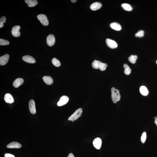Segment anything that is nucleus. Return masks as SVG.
Returning <instances> with one entry per match:
<instances>
[{"label": "nucleus", "instance_id": "24", "mask_svg": "<svg viewBox=\"0 0 157 157\" xmlns=\"http://www.w3.org/2000/svg\"><path fill=\"white\" fill-rule=\"evenodd\" d=\"M52 63L54 65L57 67H59L61 65L59 60L56 58H54L52 59Z\"/></svg>", "mask_w": 157, "mask_h": 157}, {"label": "nucleus", "instance_id": "10", "mask_svg": "<svg viewBox=\"0 0 157 157\" xmlns=\"http://www.w3.org/2000/svg\"><path fill=\"white\" fill-rule=\"evenodd\" d=\"M9 56L6 54L0 57V65H4L6 64L9 61Z\"/></svg>", "mask_w": 157, "mask_h": 157}, {"label": "nucleus", "instance_id": "9", "mask_svg": "<svg viewBox=\"0 0 157 157\" xmlns=\"http://www.w3.org/2000/svg\"><path fill=\"white\" fill-rule=\"evenodd\" d=\"M69 100L67 96H63L60 98L59 100L57 103L58 106H62L66 104Z\"/></svg>", "mask_w": 157, "mask_h": 157}, {"label": "nucleus", "instance_id": "2", "mask_svg": "<svg viewBox=\"0 0 157 157\" xmlns=\"http://www.w3.org/2000/svg\"><path fill=\"white\" fill-rule=\"evenodd\" d=\"M112 92V98L113 102L114 103L120 100V95L118 90L116 89L114 87H112L111 89Z\"/></svg>", "mask_w": 157, "mask_h": 157}, {"label": "nucleus", "instance_id": "5", "mask_svg": "<svg viewBox=\"0 0 157 157\" xmlns=\"http://www.w3.org/2000/svg\"><path fill=\"white\" fill-rule=\"evenodd\" d=\"M20 29V27L19 25L15 26L13 27L11 32L13 36L16 37L20 36V33L19 31Z\"/></svg>", "mask_w": 157, "mask_h": 157}, {"label": "nucleus", "instance_id": "19", "mask_svg": "<svg viewBox=\"0 0 157 157\" xmlns=\"http://www.w3.org/2000/svg\"><path fill=\"white\" fill-rule=\"evenodd\" d=\"M25 1L29 7H34L38 4L36 0H25Z\"/></svg>", "mask_w": 157, "mask_h": 157}, {"label": "nucleus", "instance_id": "7", "mask_svg": "<svg viewBox=\"0 0 157 157\" xmlns=\"http://www.w3.org/2000/svg\"><path fill=\"white\" fill-rule=\"evenodd\" d=\"M106 43L108 46L112 49H115L118 47L117 42L112 39H107L106 40Z\"/></svg>", "mask_w": 157, "mask_h": 157}, {"label": "nucleus", "instance_id": "32", "mask_svg": "<svg viewBox=\"0 0 157 157\" xmlns=\"http://www.w3.org/2000/svg\"><path fill=\"white\" fill-rule=\"evenodd\" d=\"M77 1V0H71L72 2L73 3L76 2Z\"/></svg>", "mask_w": 157, "mask_h": 157}, {"label": "nucleus", "instance_id": "6", "mask_svg": "<svg viewBox=\"0 0 157 157\" xmlns=\"http://www.w3.org/2000/svg\"><path fill=\"white\" fill-rule=\"evenodd\" d=\"M47 43L49 46H53L55 42V38L52 34H50L47 37L46 39Z\"/></svg>", "mask_w": 157, "mask_h": 157}, {"label": "nucleus", "instance_id": "21", "mask_svg": "<svg viewBox=\"0 0 157 157\" xmlns=\"http://www.w3.org/2000/svg\"><path fill=\"white\" fill-rule=\"evenodd\" d=\"M123 67L125 69L124 70V73L126 75H129L130 74L131 70L128 65L126 64H125L123 65Z\"/></svg>", "mask_w": 157, "mask_h": 157}, {"label": "nucleus", "instance_id": "30", "mask_svg": "<svg viewBox=\"0 0 157 157\" xmlns=\"http://www.w3.org/2000/svg\"><path fill=\"white\" fill-rule=\"evenodd\" d=\"M68 157H74V156L72 153H71L68 155Z\"/></svg>", "mask_w": 157, "mask_h": 157}, {"label": "nucleus", "instance_id": "20", "mask_svg": "<svg viewBox=\"0 0 157 157\" xmlns=\"http://www.w3.org/2000/svg\"><path fill=\"white\" fill-rule=\"evenodd\" d=\"M140 91L141 94L144 96H146L148 94V91L146 87L142 86L140 88Z\"/></svg>", "mask_w": 157, "mask_h": 157}, {"label": "nucleus", "instance_id": "25", "mask_svg": "<svg viewBox=\"0 0 157 157\" xmlns=\"http://www.w3.org/2000/svg\"><path fill=\"white\" fill-rule=\"evenodd\" d=\"M6 20V18L4 16H2L0 19V28H1L4 26V23H5Z\"/></svg>", "mask_w": 157, "mask_h": 157}, {"label": "nucleus", "instance_id": "33", "mask_svg": "<svg viewBox=\"0 0 157 157\" xmlns=\"http://www.w3.org/2000/svg\"><path fill=\"white\" fill-rule=\"evenodd\" d=\"M157 118V117H155V118H154V119H156Z\"/></svg>", "mask_w": 157, "mask_h": 157}, {"label": "nucleus", "instance_id": "22", "mask_svg": "<svg viewBox=\"0 0 157 157\" xmlns=\"http://www.w3.org/2000/svg\"><path fill=\"white\" fill-rule=\"evenodd\" d=\"M121 6L125 10L130 11L132 10V8L131 6L128 4L127 3H123L121 5Z\"/></svg>", "mask_w": 157, "mask_h": 157}, {"label": "nucleus", "instance_id": "15", "mask_svg": "<svg viewBox=\"0 0 157 157\" xmlns=\"http://www.w3.org/2000/svg\"><path fill=\"white\" fill-rule=\"evenodd\" d=\"M102 4L99 2H96L91 4L90 8L93 11H96L100 9L102 7Z\"/></svg>", "mask_w": 157, "mask_h": 157}, {"label": "nucleus", "instance_id": "28", "mask_svg": "<svg viewBox=\"0 0 157 157\" xmlns=\"http://www.w3.org/2000/svg\"><path fill=\"white\" fill-rule=\"evenodd\" d=\"M147 137V135L146 132H144L142 133L141 137V141L142 143H145V140H146Z\"/></svg>", "mask_w": 157, "mask_h": 157}, {"label": "nucleus", "instance_id": "3", "mask_svg": "<svg viewBox=\"0 0 157 157\" xmlns=\"http://www.w3.org/2000/svg\"><path fill=\"white\" fill-rule=\"evenodd\" d=\"M82 112V109L81 108L78 109L77 110L75 111L74 113L69 118L68 120L70 121H72L73 122L74 121L76 120L81 117Z\"/></svg>", "mask_w": 157, "mask_h": 157}, {"label": "nucleus", "instance_id": "23", "mask_svg": "<svg viewBox=\"0 0 157 157\" xmlns=\"http://www.w3.org/2000/svg\"><path fill=\"white\" fill-rule=\"evenodd\" d=\"M138 57L136 55H131L128 58L129 61L131 63L135 64L137 61Z\"/></svg>", "mask_w": 157, "mask_h": 157}, {"label": "nucleus", "instance_id": "16", "mask_svg": "<svg viewBox=\"0 0 157 157\" xmlns=\"http://www.w3.org/2000/svg\"><path fill=\"white\" fill-rule=\"evenodd\" d=\"M5 101L6 103H12L14 102V99L11 95L9 94H6L4 97Z\"/></svg>", "mask_w": 157, "mask_h": 157}, {"label": "nucleus", "instance_id": "12", "mask_svg": "<svg viewBox=\"0 0 157 157\" xmlns=\"http://www.w3.org/2000/svg\"><path fill=\"white\" fill-rule=\"evenodd\" d=\"M102 141L101 139L99 138L95 139L93 142L94 147L97 149H99L102 145Z\"/></svg>", "mask_w": 157, "mask_h": 157}, {"label": "nucleus", "instance_id": "31", "mask_svg": "<svg viewBox=\"0 0 157 157\" xmlns=\"http://www.w3.org/2000/svg\"><path fill=\"white\" fill-rule=\"evenodd\" d=\"M155 124H156V125L157 127V118L155 119Z\"/></svg>", "mask_w": 157, "mask_h": 157}, {"label": "nucleus", "instance_id": "18", "mask_svg": "<svg viewBox=\"0 0 157 157\" xmlns=\"http://www.w3.org/2000/svg\"><path fill=\"white\" fill-rule=\"evenodd\" d=\"M42 78L44 82L47 85H51L53 83V79L51 77L49 76H44Z\"/></svg>", "mask_w": 157, "mask_h": 157}, {"label": "nucleus", "instance_id": "34", "mask_svg": "<svg viewBox=\"0 0 157 157\" xmlns=\"http://www.w3.org/2000/svg\"><path fill=\"white\" fill-rule=\"evenodd\" d=\"M156 63H157V60L156 61Z\"/></svg>", "mask_w": 157, "mask_h": 157}, {"label": "nucleus", "instance_id": "17", "mask_svg": "<svg viewBox=\"0 0 157 157\" xmlns=\"http://www.w3.org/2000/svg\"><path fill=\"white\" fill-rule=\"evenodd\" d=\"M110 26L111 28L116 31H120L122 29L120 24L117 22L112 23L110 24Z\"/></svg>", "mask_w": 157, "mask_h": 157}, {"label": "nucleus", "instance_id": "14", "mask_svg": "<svg viewBox=\"0 0 157 157\" xmlns=\"http://www.w3.org/2000/svg\"><path fill=\"white\" fill-rule=\"evenodd\" d=\"M24 80L22 78H17L15 80L13 83V85L14 87L18 88L22 85L24 82Z\"/></svg>", "mask_w": 157, "mask_h": 157}, {"label": "nucleus", "instance_id": "27", "mask_svg": "<svg viewBox=\"0 0 157 157\" xmlns=\"http://www.w3.org/2000/svg\"><path fill=\"white\" fill-rule=\"evenodd\" d=\"M144 32L143 30H140L136 34L135 36L136 37L141 38L144 36Z\"/></svg>", "mask_w": 157, "mask_h": 157}, {"label": "nucleus", "instance_id": "8", "mask_svg": "<svg viewBox=\"0 0 157 157\" xmlns=\"http://www.w3.org/2000/svg\"><path fill=\"white\" fill-rule=\"evenodd\" d=\"M29 108L31 113L34 114L36 113L35 102L34 100L31 99L29 102Z\"/></svg>", "mask_w": 157, "mask_h": 157}, {"label": "nucleus", "instance_id": "4", "mask_svg": "<svg viewBox=\"0 0 157 157\" xmlns=\"http://www.w3.org/2000/svg\"><path fill=\"white\" fill-rule=\"evenodd\" d=\"M37 18L40 21L41 23L43 25L47 26L48 25L49 22L47 16L45 15L41 14L37 16Z\"/></svg>", "mask_w": 157, "mask_h": 157}, {"label": "nucleus", "instance_id": "11", "mask_svg": "<svg viewBox=\"0 0 157 157\" xmlns=\"http://www.w3.org/2000/svg\"><path fill=\"white\" fill-rule=\"evenodd\" d=\"M23 60L26 62L30 63H34L36 62V60L33 57L29 55H25L22 58Z\"/></svg>", "mask_w": 157, "mask_h": 157}, {"label": "nucleus", "instance_id": "1", "mask_svg": "<svg viewBox=\"0 0 157 157\" xmlns=\"http://www.w3.org/2000/svg\"><path fill=\"white\" fill-rule=\"evenodd\" d=\"M92 65L93 68L96 69H99L101 71H105L107 66V64L96 60L93 61Z\"/></svg>", "mask_w": 157, "mask_h": 157}, {"label": "nucleus", "instance_id": "26", "mask_svg": "<svg viewBox=\"0 0 157 157\" xmlns=\"http://www.w3.org/2000/svg\"><path fill=\"white\" fill-rule=\"evenodd\" d=\"M10 42L7 40L4 39H0V45H9Z\"/></svg>", "mask_w": 157, "mask_h": 157}, {"label": "nucleus", "instance_id": "13", "mask_svg": "<svg viewBox=\"0 0 157 157\" xmlns=\"http://www.w3.org/2000/svg\"><path fill=\"white\" fill-rule=\"evenodd\" d=\"M22 145L18 142H14L8 144L6 147L9 148H21Z\"/></svg>", "mask_w": 157, "mask_h": 157}, {"label": "nucleus", "instance_id": "29", "mask_svg": "<svg viewBox=\"0 0 157 157\" xmlns=\"http://www.w3.org/2000/svg\"><path fill=\"white\" fill-rule=\"evenodd\" d=\"M5 157H15L14 155L9 153H6L4 155Z\"/></svg>", "mask_w": 157, "mask_h": 157}]
</instances>
